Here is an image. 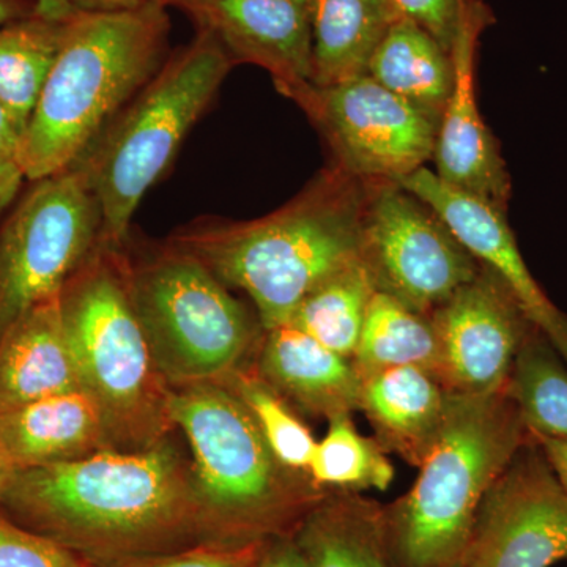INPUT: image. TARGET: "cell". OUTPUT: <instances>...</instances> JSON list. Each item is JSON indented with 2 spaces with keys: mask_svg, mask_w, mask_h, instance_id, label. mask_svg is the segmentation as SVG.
I'll use <instances>...</instances> for the list:
<instances>
[{
  "mask_svg": "<svg viewBox=\"0 0 567 567\" xmlns=\"http://www.w3.org/2000/svg\"><path fill=\"white\" fill-rule=\"evenodd\" d=\"M536 445L543 451L544 457L547 458L548 465L554 470L558 483L561 484L563 491L567 495V439L566 436H548L529 432Z\"/></svg>",
  "mask_w": 567,
  "mask_h": 567,
  "instance_id": "cell-34",
  "label": "cell"
},
{
  "mask_svg": "<svg viewBox=\"0 0 567 567\" xmlns=\"http://www.w3.org/2000/svg\"><path fill=\"white\" fill-rule=\"evenodd\" d=\"M0 442L17 470L115 451L102 410L87 391L50 395L0 413Z\"/></svg>",
  "mask_w": 567,
  "mask_h": 567,
  "instance_id": "cell-19",
  "label": "cell"
},
{
  "mask_svg": "<svg viewBox=\"0 0 567 567\" xmlns=\"http://www.w3.org/2000/svg\"><path fill=\"white\" fill-rule=\"evenodd\" d=\"M155 0H70L71 6L85 13H104V11L134 10Z\"/></svg>",
  "mask_w": 567,
  "mask_h": 567,
  "instance_id": "cell-37",
  "label": "cell"
},
{
  "mask_svg": "<svg viewBox=\"0 0 567 567\" xmlns=\"http://www.w3.org/2000/svg\"><path fill=\"white\" fill-rule=\"evenodd\" d=\"M0 511L96 567L210 543L192 461L173 435L134 453L17 470Z\"/></svg>",
  "mask_w": 567,
  "mask_h": 567,
  "instance_id": "cell-1",
  "label": "cell"
},
{
  "mask_svg": "<svg viewBox=\"0 0 567 567\" xmlns=\"http://www.w3.org/2000/svg\"><path fill=\"white\" fill-rule=\"evenodd\" d=\"M405 20L415 22L453 54L470 31H486L494 14L483 0H390Z\"/></svg>",
  "mask_w": 567,
  "mask_h": 567,
  "instance_id": "cell-30",
  "label": "cell"
},
{
  "mask_svg": "<svg viewBox=\"0 0 567 567\" xmlns=\"http://www.w3.org/2000/svg\"><path fill=\"white\" fill-rule=\"evenodd\" d=\"M218 383L244 402L275 456L295 472L308 475L317 440L292 406L256 374L252 364L237 369Z\"/></svg>",
  "mask_w": 567,
  "mask_h": 567,
  "instance_id": "cell-29",
  "label": "cell"
},
{
  "mask_svg": "<svg viewBox=\"0 0 567 567\" xmlns=\"http://www.w3.org/2000/svg\"><path fill=\"white\" fill-rule=\"evenodd\" d=\"M69 21L33 14L0 28V104L21 136L61 54Z\"/></svg>",
  "mask_w": 567,
  "mask_h": 567,
  "instance_id": "cell-24",
  "label": "cell"
},
{
  "mask_svg": "<svg viewBox=\"0 0 567 567\" xmlns=\"http://www.w3.org/2000/svg\"><path fill=\"white\" fill-rule=\"evenodd\" d=\"M169 415L192 447L194 487L210 543L292 537L328 492L275 456L251 413L223 383L173 388Z\"/></svg>",
  "mask_w": 567,
  "mask_h": 567,
  "instance_id": "cell-4",
  "label": "cell"
},
{
  "mask_svg": "<svg viewBox=\"0 0 567 567\" xmlns=\"http://www.w3.org/2000/svg\"><path fill=\"white\" fill-rule=\"evenodd\" d=\"M59 306L82 386L102 410L115 451L148 450L173 435V388L134 311L122 246L99 240L63 287Z\"/></svg>",
  "mask_w": 567,
  "mask_h": 567,
  "instance_id": "cell-6",
  "label": "cell"
},
{
  "mask_svg": "<svg viewBox=\"0 0 567 567\" xmlns=\"http://www.w3.org/2000/svg\"><path fill=\"white\" fill-rule=\"evenodd\" d=\"M529 431L505 390L451 394L442 435L413 487L385 505L395 567H457L488 488Z\"/></svg>",
  "mask_w": 567,
  "mask_h": 567,
  "instance_id": "cell-5",
  "label": "cell"
},
{
  "mask_svg": "<svg viewBox=\"0 0 567 567\" xmlns=\"http://www.w3.org/2000/svg\"><path fill=\"white\" fill-rule=\"evenodd\" d=\"M37 14L35 0H0V28Z\"/></svg>",
  "mask_w": 567,
  "mask_h": 567,
  "instance_id": "cell-38",
  "label": "cell"
},
{
  "mask_svg": "<svg viewBox=\"0 0 567 567\" xmlns=\"http://www.w3.org/2000/svg\"><path fill=\"white\" fill-rule=\"evenodd\" d=\"M234 65L215 37L197 31L71 166L84 175L99 204L100 241L125 244L142 197L173 164Z\"/></svg>",
  "mask_w": 567,
  "mask_h": 567,
  "instance_id": "cell-7",
  "label": "cell"
},
{
  "mask_svg": "<svg viewBox=\"0 0 567 567\" xmlns=\"http://www.w3.org/2000/svg\"><path fill=\"white\" fill-rule=\"evenodd\" d=\"M309 11L316 89L365 76L377 48L402 18L390 0H309Z\"/></svg>",
  "mask_w": 567,
  "mask_h": 567,
  "instance_id": "cell-22",
  "label": "cell"
},
{
  "mask_svg": "<svg viewBox=\"0 0 567 567\" xmlns=\"http://www.w3.org/2000/svg\"><path fill=\"white\" fill-rule=\"evenodd\" d=\"M561 561H567V495L529 435L484 496L457 567Z\"/></svg>",
  "mask_w": 567,
  "mask_h": 567,
  "instance_id": "cell-12",
  "label": "cell"
},
{
  "mask_svg": "<svg viewBox=\"0 0 567 567\" xmlns=\"http://www.w3.org/2000/svg\"><path fill=\"white\" fill-rule=\"evenodd\" d=\"M24 181V174L17 163L0 158V215L17 199Z\"/></svg>",
  "mask_w": 567,
  "mask_h": 567,
  "instance_id": "cell-35",
  "label": "cell"
},
{
  "mask_svg": "<svg viewBox=\"0 0 567 567\" xmlns=\"http://www.w3.org/2000/svg\"><path fill=\"white\" fill-rule=\"evenodd\" d=\"M0 567H96L0 511Z\"/></svg>",
  "mask_w": 567,
  "mask_h": 567,
  "instance_id": "cell-31",
  "label": "cell"
},
{
  "mask_svg": "<svg viewBox=\"0 0 567 567\" xmlns=\"http://www.w3.org/2000/svg\"><path fill=\"white\" fill-rule=\"evenodd\" d=\"M394 466L375 439L361 435L352 415L328 421V432L317 442L308 476L324 492L386 491L394 481Z\"/></svg>",
  "mask_w": 567,
  "mask_h": 567,
  "instance_id": "cell-28",
  "label": "cell"
},
{
  "mask_svg": "<svg viewBox=\"0 0 567 567\" xmlns=\"http://www.w3.org/2000/svg\"><path fill=\"white\" fill-rule=\"evenodd\" d=\"M450 393L434 374L399 365L361 377L360 410L386 454L420 468L446 421Z\"/></svg>",
  "mask_w": 567,
  "mask_h": 567,
  "instance_id": "cell-18",
  "label": "cell"
},
{
  "mask_svg": "<svg viewBox=\"0 0 567 567\" xmlns=\"http://www.w3.org/2000/svg\"><path fill=\"white\" fill-rule=\"evenodd\" d=\"M155 2H159V3H163V6H169L171 3V0H155Z\"/></svg>",
  "mask_w": 567,
  "mask_h": 567,
  "instance_id": "cell-41",
  "label": "cell"
},
{
  "mask_svg": "<svg viewBox=\"0 0 567 567\" xmlns=\"http://www.w3.org/2000/svg\"><path fill=\"white\" fill-rule=\"evenodd\" d=\"M439 361V341L431 316L413 311L398 298L377 290L352 357L358 374L415 365L436 377Z\"/></svg>",
  "mask_w": 567,
  "mask_h": 567,
  "instance_id": "cell-25",
  "label": "cell"
},
{
  "mask_svg": "<svg viewBox=\"0 0 567 567\" xmlns=\"http://www.w3.org/2000/svg\"><path fill=\"white\" fill-rule=\"evenodd\" d=\"M14 473H17V466L13 465L6 446L0 442V496H2L6 487L9 486Z\"/></svg>",
  "mask_w": 567,
  "mask_h": 567,
  "instance_id": "cell-40",
  "label": "cell"
},
{
  "mask_svg": "<svg viewBox=\"0 0 567 567\" xmlns=\"http://www.w3.org/2000/svg\"><path fill=\"white\" fill-rule=\"evenodd\" d=\"M377 292L363 259L331 276L295 309L289 323L327 349L352 360L369 305Z\"/></svg>",
  "mask_w": 567,
  "mask_h": 567,
  "instance_id": "cell-26",
  "label": "cell"
},
{
  "mask_svg": "<svg viewBox=\"0 0 567 567\" xmlns=\"http://www.w3.org/2000/svg\"><path fill=\"white\" fill-rule=\"evenodd\" d=\"M35 9L39 17L50 21L65 22L80 13L71 6L70 0H35Z\"/></svg>",
  "mask_w": 567,
  "mask_h": 567,
  "instance_id": "cell-39",
  "label": "cell"
},
{
  "mask_svg": "<svg viewBox=\"0 0 567 567\" xmlns=\"http://www.w3.org/2000/svg\"><path fill=\"white\" fill-rule=\"evenodd\" d=\"M483 32H466L451 54L456 82L440 122L432 159L440 181L506 213L511 199L509 173L498 142L481 117L476 103V54Z\"/></svg>",
  "mask_w": 567,
  "mask_h": 567,
  "instance_id": "cell-16",
  "label": "cell"
},
{
  "mask_svg": "<svg viewBox=\"0 0 567 567\" xmlns=\"http://www.w3.org/2000/svg\"><path fill=\"white\" fill-rule=\"evenodd\" d=\"M361 259L377 290L431 316L481 264L446 223L399 182L365 181Z\"/></svg>",
  "mask_w": 567,
  "mask_h": 567,
  "instance_id": "cell-10",
  "label": "cell"
},
{
  "mask_svg": "<svg viewBox=\"0 0 567 567\" xmlns=\"http://www.w3.org/2000/svg\"><path fill=\"white\" fill-rule=\"evenodd\" d=\"M128 292L171 388L223 382L252 364L265 333L259 317L192 254L167 244L151 259H128Z\"/></svg>",
  "mask_w": 567,
  "mask_h": 567,
  "instance_id": "cell-8",
  "label": "cell"
},
{
  "mask_svg": "<svg viewBox=\"0 0 567 567\" xmlns=\"http://www.w3.org/2000/svg\"><path fill=\"white\" fill-rule=\"evenodd\" d=\"M257 567H308L292 537H279L265 547Z\"/></svg>",
  "mask_w": 567,
  "mask_h": 567,
  "instance_id": "cell-33",
  "label": "cell"
},
{
  "mask_svg": "<svg viewBox=\"0 0 567 567\" xmlns=\"http://www.w3.org/2000/svg\"><path fill=\"white\" fill-rule=\"evenodd\" d=\"M399 183L446 223L477 262L505 282L528 319L546 334L567 364V315L547 297L528 270L506 213L451 188L427 167Z\"/></svg>",
  "mask_w": 567,
  "mask_h": 567,
  "instance_id": "cell-15",
  "label": "cell"
},
{
  "mask_svg": "<svg viewBox=\"0 0 567 567\" xmlns=\"http://www.w3.org/2000/svg\"><path fill=\"white\" fill-rule=\"evenodd\" d=\"M431 320L439 341L436 379L447 393L462 395L505 390L518 350L536 328L505 282L484 265Z\"/></svg>",
  "mask_w": 567,
  "mask_h": 567,
  "instance_id": "cell-13",
  "label": "cell"
},
{
  "mask_svg": "<svg viewBox=\"0 0 567 567\" xmlns=\"http://www.w3.org/2000/svg\"><path fill=\"white\" fill-rule=\"evenodd\" d=\"M306 114L327 137L334 166L360 181L401 182L434 158L439 125L368 74L316 89Z\"/></svg>",
  "mask_w": 567,
  "mask_h": 567,
  "instance_id": "cell-11",
  "label": "cell"
},
{
  "mask_svg": "<svg viewBox=\"0 0 567 567\" xmlns=\"http://www.w3.org/2000/svg\"><path fill=\"white\" fill-rule=\"evenodd\" d=\"M210 33L235 63L262 66L276 89L305 112L311 107L312 39L309 0H171Z\"/></svg>",
  "mask_w": 567,
  "mask_h": 567,
  "instance_id": "cell-14",
  "label": "cell"
},
{
  "mask_svg": "<svg viewBox=\"0 0 567 567\" xmlns=\"http://www.w3.org/2000/svg\"><path fill=\"white\" fill-rule=\"evenodd\" d=\"M365 181L331 166L270 215L203 219L169 244L251 298L264 330L289 323L320 284L361 260Z\"/></svg>",
  "mask_w": 567,
  "mask_h": 567,
  "instance_id": "cell-2",
  "label": "cell"
},
{
  "mask_svg": "<svg viewBox=\"0 0 567 567\" xmlns=\"http://www.w3.org/2000/svg\"><path fill=\"white\" fill-rule=\"evenodd\" d=\"M252 369L301 415L330 421L360 410L361 377L352 360L292 324L265 330Z\"/></svg>",
  "mask_w": 567,
  "mask_h": 567,
  "instance_id": "cell-17",
  "label": "cell"
},
{
  "mask_svg": "<svg viewBox=\"0 0 567 567\" xmlns=\"http://www.w3.org/2000/svg\"><path fill=\"white\" fill-rule=\"evenodd\" d=\"M265 544L200 543L163 557L142 559L121 567H257Z\"/></svg>",
  "mask_w": 567,
  "mask_h": 567,
  "instance_id": "cell-32",
  "label": "cell"
},
{
  "mask_svg": "<svg viewBox=\"0 0 567 567\" xmlns=\"http://www.w3.org/2000/svg\"><path fill=\"white\" fill-rule=\"evenodd\" d=\"M71 391L84 386L58 297L25 312L0 338V413Z\"/></svg>",
  "mask_w": 567,
  "mask_h": 567,
  "instance_id": "cell-20",
  "label": "cell"
},
{
  "mask_svg": "<svg viewBox=\"0 0 567 567\" xmlns=\"http://www.w3.org/2000/svg\"><path fill=\"white\" fill-rule=\"evenodd\" d=\"M166 6L74 14L17 163L25 181L70 169L166 62Z\"/></svg>",
  "mask_w": 567,
  "mask_h": 567,
  "instance_id": "cell-3",
  "label": "cell"
},
{
  "mask_svg": "<svg viewBox=\"0 0 567 567\" xmlns=\"http://www.w3.org/2000/svg\"><path fill=\"white\" fill-rule=\"evenodd\" d=\"M292 539L308 567H395L385 505L357 492H328Z\"/></svg>",
  "mask_w": 567,
  "mask_h": 567,
  "instance_id": "cell-21",
  "label": "cell"
},
{
  "mask_svg": "<svg viewBox=\"0 0 567 567\" xmlns=\"http://www.w3.org/2000/svg\"><path fill=\"white\" fill-rule=\"evenodd\" d=\"M506 393L516 402L529 432L567 439V364L537 328L518 350Z\"/></svg>",
  "mask_w": 567,
  "mask_h": 567,
  "instance_id": "cell-27",
  "label": "cell"
},
{
  "mask_svg": "<svg viewBox=\"0 0 567 567\" xmlns=\"http://www.w3.org/2000/svg\"><path fill=\"white\" fill-rule=\"evenodd\" d=\"M0 227V338L61 295L102 234V213L76 169L32 182Z\"/></svg>",
  "mask_w": 567,
  "mask_h": 567,
  "instance_id": "cell-9",
  "label": "cell"
},
{
  "mask_svg": "<svg viewBox=\"0 0 567 567\" xmlns=\"http://www.w3.org/2000/svg\"><path fill=\"white\" fill-rule=\"evenodd\" d=\"M21 134L18 132L6 107L0 104V158L17 163ZM18 164V163H17Z\"/></svg>",
  "mask_w": 567,
  "mask_h": 567,
  "instance_id": "cell-36",
  "label": "cell"
},
{
  "mask_svg": "<svg viewBox=\"0 0 567 567\" xmlns=\"http://www.w3.org/2000/svg\"><path fill=\"white\" fill-rule=\"evenodd\" d=\"M368 76L440 126L453 95L456 70L450 52L431 33L399 18L377 48Z\"/></svg>",
  "mask_w": 567,
  "mask_h": 567,
  "instance_id": "cell-23",
  "label": "cell"
}]
</instances>
